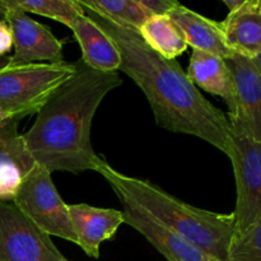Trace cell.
<instances>
[{
    "label": "cell",
    "mask_w": 261,
    "mask_h": 261,
    "mask_svg": "<svg viewBox=\"0 0 261 261\" xmlns=\"http://www.w3.org/2000/svg\"><path fill=\"white\" fill-rule=\"evenodd\" d=\"M75 73V64L0 65V106L15 119L37 114L51 96Z\"/></svg>",
    "instance_id": "277c9868"
},
{
    "label": "cell",
    "mask_w": 261,
    "mask_h": 261,
    "mask_svg": "<svg viewBox=\"0 0 261 261\" xmlns=\"http://www.w3.org/2000/svg\"><path fill=\"white\" fill-rule=\"evenodd\" d=\"M204 261H222V260L217 259V257H214V256H211V255H205V257H204Z\"/></svg>",
    "instance_id": "484cf974"
},
{
    "label": "cell",
    "mask_w": 261,
    "mask_h": 261,
    "mask_svg": "<svg viewBox=\"0 0 261 261\" xmlns=\"http://www.w3.org/2000/svg\"><path fill=\"white\" fill-rule=\"evenodd\" d=\"M119 199L125 223L143 234L168 261H204L203 252L163 226L142 206L125 196H119Z\"/></svg>",
    "instance_id": "30bf717a"
},
{
    "label": "cell",
    "mask_w": 261,
    "mask_h": 261,
    "mask_svg": "<svg viewBox=\"0 0 261 261\" xmlns=\"http://www.w3.org/2000/svg\"><path fill=\"white\" fill-rule=\"evenodd\" d=\"M244 2L245 0H223L224 5H227V8L229 9V13L239 9V8L244 4Z\"/></svg>",
    "instance_id": "603a6c76"
},
{
    "label": "cell",
    "mask_w": 261,
    "mask_h": 261,
    "mask_svg": "<svg viewBox=\"0 0 261 261\" xmlns=\"http://www.w3.org/2000/svg\"><path fill=\"white\" fill-rule=\"evenodd\" d=\"M7 10H20L25 14L33 13L68 27L78 15L86 13L78 0H0V19Z\"/></svg>",
    "instance_id": "d6986e66"
},
{
    "label": "cell",
    "mask_w": 261,
    "mask_h": 261,
    "mask_svg": "<svg viewBox=\"0 0 261 261\" xmlns=\"http://www.w3.org/2000/svg\"><path fill=\"white\" fill-rule=\"evenodd\" d=\"M121 54L120 71L133 79L147 97L158 126L194 135L228 154L231 126L226 115L212 105L189 79L177 61L150 50L139 33L89 12Z\"/></svg>",
    "instance_id": "6da1fadb"
},
{
    "label": "cell",
    "mask_w": 261,
    "mask_h": 261,
    "mask_svg": "<svg viewBox=\"0 0 261 261\" xmlns=\"http://www.w3.org/2000/svg\"><path fill=\"white\" fill-rule=\"evenodd\" d=\"M13 204L40 231L47 236L78 244L69 216L68 204L56 190L51 172L36 166L25 177Z\"/></svg>",
    "instance_id": "5b68a950"
},
{
    "label": "cell",
    "mask_w": 261,
    "mask_h": 261,
    "mask_svg": "<svg viewBox=\"0 0 261 261\" xmlns=\"http://www.w3.org/2000/svg\"><path fill=\"white\" fill-rule=\"evenodd\" d=\"M145 12L153 15H168V13L178 4L175 0H139Z\"/></svg>",
    "instance_id": "44dd1931"
},
{
    "label": "cell",
    "mask_w": 261,
    "mask_h": 261,
    "mask_svg": "<svg viewBox=\"0 0 261 261\" xmlns=\"http://www.w3.org/2000/svg\"><path fill=\"white\" fill-rule=\"evenodd\" d=\"M78 3L88 12L137 32L150 17L139 0H78Z\"/></svg>",
    "instance_id": "ac0fdd59"
},
{
    "label": "cell",
    "mask_w": 261,
    "mask_h": 261,
    "mask_svg": "<svg viewBox=\"0 0 261 261\" xmlns=\"http://www.w3.org/2000/svg\"><path fill=\"white\" fill-rule=\"evenodd\" d=\"M13 47L12 28L5 19H0V56L10 53Z\"/></svg>",
    "instance_id": "7402d4cb"
},
{
    "label": "cell",
    "mask_w": 261,
    "mask_h": 261,
    "mask_svg": "<svg viewBox=\"0 0 261 261\" xmlns=\"http://www.w3.org/2000/svg\"><path fill=\"white\" fill-rule=\"evenodd\" d=\"M233 78L234 101L228 111L231 132L261 143V76L251 59L233 54L226 59Z\"/></svg>",
    "instance_id": "ba28073f"
},
{
    "label": "cell",
    "mask_w": 261,
    "mask_h": 261,
    "mask_svg": "<svg viewBox=\"0 0 261 261\" xmlns=\"http://www.w3.org/2000/svg\"><path fill=\"white\" fill-rule=\"evenodd\" d=\"M37 166L23 135L18 133V120L0 126V201L14 200L23 181Z\"/></svg>",
    "instance_id": "8fae6325"
},
{
    "label": "cell",
    "mask_w": 261,
    "mask_h": 261,
    "mask_svg": "<svg viewBox=\"0 0 261 261\" xmlns=\"http://www.w3.org/2000/svg\"><path fill=\"white\" fill-rule=\"evenodd\" d=\"M221 25L227 46L234 54L254 59L261 53V0H245Z\"/></svg>",
    "instance_id": "9a60e30c"
},
{
    "label": "cell",
    "mask_w": 261,
    "mask_h": 261,
    "mask_svg": "<svg viewBox=\"0 0 261 261\" xmlns=\"http://www.w3.org/2000/svg\"><path fill=\"white\" fill-rule=\"evenodd\" d=\"M251 61H252V64H254L255 68H256V70L259 71V74L261 76V53L259 54V55L255 56L254 59H251Z\"/></svg>",
    "instance_id": "d4e9b609"
},
{
    "label": "cell",
    "mask_w": 261,
    "mask_h": 261,
    "mask_svg": "<svg viewBox=\"0 0 261 261\" xmlns=\"http://www.w3.org/2000/svg\"><path fill=\"white\" fill-rule=\"evenodd\" d=\"M50 236L23 216L14 204L0 201V261H64Z\"/></svg>",
    "instance_id": "52a82bcc"
},
{
    "label": "cell",
    "mask_w": 261,
    "mask_h": 261,
    "mask_svg": "<svg viewBox=\"0 0 261 261\" xmlns=\"http://www.w3.org/2000/svg\"><path fill=\"white\" fill-rule=\"evenodd\" d=\"M236 178V231L261 221V143L231 132L228 154Z\"/></svg>",
    "instance_id": "8992f818"
},
{
    "label": "cell",
    "mask_w": 261,
    "mask_h": 261,
    "mask_svg": "<svg viewBox=\"0 0 261 261\" xmlns=\"http://www.w3.org/2000/svg\"><path fill=\"white\" fill-rule=\"evenodd\" d=\"M74 64V75L56 89L22 134L36 163L51 173L98 171L105 160L92 147V121L105 97L122 84L119 73L94 70L82 60Z\"/></svg>",
    "instance_id": "7a4b0ae2"
},
{
    "label": "cell",
    "mask_w": 261,
    "mask_h": 261,
    "mask_svg": "<svg viewBox=\"0 0 261 261\" xmlns=\"http://www.w3.org/2000/svg\"><path fill=\"white\" fill-rule=\"evenodd\" d=\"M186 74L196 88L199 87L208 93L222 97L228 111H231L234 88L231 69L226 59L205 51L193 50Z\"/></svg>",
    "instance_id": "2e32d148"
},
{
    "label": "cell",
    "mask_w": 261,
    "mask_h": 261,
    "mask_svg": "<svg viewBox=\"0 0 261 261\" xmlns=\"http://www.w3.org/2000/svg\"><path fill=\"white\" fill-rule=\"evenodd\" d=\"M168 17L177 25L188 46L190 45L193 50L205 51L223 59L231 58L234 54L227 46L221 22L209 19L180 3L168 13Z\"/></svg>",
    "instance_id": "5bb4252c"
},
{
    "label": "cell",
    "mask_w": 261,
    "mask_h": 261,
    "mask_svg": "<svg viewBox=\"0 0 261 261\" xmlns=\"http://www.w3.org/2000/svg\"><path fill=\"white\" fill-rule=\"evenodd\" d=\"M226 261H261V221L233 234Z\"/></svg>",
    "instance_id": "ffe728a7"
},
{
    "label": "cell",
    "mask_w": 261,
    "mask_h": 261,
    "mask_svg": "<svg viewBox=\"0 0 261 261\" xmlns=\"http://www.w3.org/2000/svg\"><path fill=\"white\" fill-rule=\"evenodd\" d=\"M12 119H15L14 115H13L10 111H8V110H5L4 107L0 106V126H2L5 121H8V120H12Z\"/></svg>",
    "instance_id": "cb8c5ba5"
},
{
    "label": "cell",
    "mask_w": 261,
    "mask_h": 261,
    "mask_svg": "<svg viewBox=\"0 0 261 261\" xmlns=\"http://www.w3.org/2000/svg\"><path fill=\"white\" fill-rule=\"evenodd\" d=\"M97 172L106 178L117 196H125L142 206L153 218L204 255L226 261L229 244L236 231L233 213L221 214L195 208L149 181L119 172L106 161Z\"/></svg>",
    "instance_id": "3957f363"
},
{
    "label": "cell",
    "mask_w": 261,
    "mask_h": 261,
    "mask_svg": "<svg viewBox=\"0 0 261 261\" xmlns=\"http://www.w3.org/2000/svg\"><path fill=\"white\" fill-rule=\"evenodd\" d=\"M138 33L150 50L168 60H175L188 48L182 33L168 15L149 17Z\"/></svg>",
    "instance_id": "e0dca14e"
},
{
    "label": "cell",
    "mask_w": 261,
    "mask_h": 261,
    "mask_svg": "<svg viewBox=\"0 0 261 261\" xmlns=\"http://www.w3.org/2000/svg\"><path fill=\"white\" fill-rule=\"evenodd\" d=\"M78 246L89 257L98 259L102 242L114 239L124 222V213L116 209H103L88 204H68Z\"/></svg>",
    "instance_id": "7c38bea8"
},
{
    "label": "cell",
    "mask_w": 261,
    "mask_h": 261,
    "mask_svg": "<svg viewBox=\"0 0 261 261\" xmlns=\"http://www.w3.org/2000/svg\"><path fill=\"white\" fill-rule=\"evenodd\" d=\"M3 19L13 33L14 54L7 60L8 65L63 63V42L42 23L32 19L20 10H7Z\"/></svg>",
    "instance_id": "9c48e42d"
},
{
    "label": "cell",
    "mask_w": 261,
    "mask_h": 261,
    "mask_svg": "<svg viewBox=\"0 0 261 261\" xmlns=\"http://www.w3.org/2000/svg\"><path fill=\"white\" fill-rule=\"evenodd\" d=\"M69 28L81 46V60L86 65L105 73H117L120 70L121 54L116 43L93 18L84 13L78 15Z\"/></svg>",
    "instance_id": "4fadbf2b"
},
{
    "label": "cell",
    "mask_w": 261,
    "mask_h": 261,
    "mask_svg": "<svg viewBox=\"0 0 261 261\" xmlns=\"http://www.w3.org/2000/svg\"><path fill=\"white\" fill-rule=\"evenodd\" d=\"M64 261H69V260H64Z\"/></svg>",
    "instance_id": "4316f807"
}]
</instances>
